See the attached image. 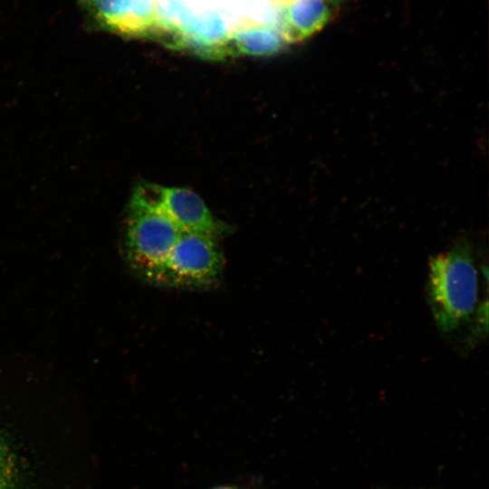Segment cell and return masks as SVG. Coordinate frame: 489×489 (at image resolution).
I'll return each instance as SVG.
<instances>
[{"instance_id":"cell-5","label":"cell","mask_w":489,"mask_h":489,"mask_svg":"<svg viewBox=\"0 0 489 489\" xmlns=\"http://www.w3.org/2000/svg\"><path fill=\"white\" fill-rule=\"evenodd\" d=\"M331 16L323 0H288L283 5L278 33L285 43H299L321 30Z\"/></svg>"},{"instance_id":"cell-11","label":"cell","mask_w":489,"mask_h":489,"mask_svg":"<svg viewBox=\"0 0 489 489\" xmlns=\"http://www.w3.org/2000/svg\"><path fill=\"white\" fill-rule=\"evenodd\" d=\"M82 1L86 6L91 9L96 4H98L99 2L102 0H82Z\"/></svg>"},{"instance_id":"cell-7","label":"cell","mask_w":489,"mask_h":489,"mask_svg":"<svg viewBox=\"0 0 489 489\" xmlns=\"http://www.w3.org/2000/svg\"><path fill=\"white\" fill-rule=\"evenodd\" d=\"M98 20L112 31L132 35L125 0H102L92 8Z\"/></svg>"},{"instance_id":"cell-12","label":"cell","mask_w":489,"mask_h":489,"mask_svg":"<svg viewBox=\"0 0 489 489\" xmlns=\"http://www.w3.org/2000/svg\"><path fill=\"white\" fill-rule=\"evenodd\" d=\"M212 489H242V488H239L237 486H235V485H219V486H216Z\"/></svg>"},{"instance_id":"cell-8","label":"cell","mask_w":489,"mask_h":489,"mask_svg":"<svg viewBox=\"0 0 489 489\" xmlns=\"http://www.w3.org/2000/svg\"><path fill=\"white\" fill-rule=\"evenodd\" d=\"M132 36L156 34V0H125Z\"/></svg>"},{"instance_id":"cell-1","label":"cell","mask_w":489,"mask_h":489,"mask_svg":"<svg viewBox=\"0 0 489 489\" xmlns=\"http://www.w3.org/2000/svg\"><path fill=\"white\" fill-rule=\"evenodd\" d=\"M428 294L440 330L450 332L469 320L477 302L478 273L467 242L431 258Z\"/></svg>"},{"instance_id":"cell-9","label":"cell","mask_w":489,"mask_h":489,"mask_svg":"<svg viewBox=\"0 0 489 489\" xmlns=\"http://www.w3.org/2000/svg\"><path fill=\"white\" fill-rule=\"evenodd\" d=\"M283 5H277L269 0H244L245 19L243 24L267 26L277 32Z\"/></svg>"},{"instance_id":"cell-14","label":"cell","mask_w":489,"mask_h":489,"mask_svg":"<svg viewBox=\"0 0 489 489\" xmlns=\"http://www.w3.org/2000/svg\"><path fill=\"white\" fill-rule=\"evenodd\" d=\"M324 2H329V3H331V4H339L340 2H342L343 0H323Z\"/></svg>"},{"instance_id":"cell-13","label":"cell","mask_w":489,"mask_h":489,"mask_svg":"<svg viewBox=\"0 0 489 489\" xmlns=\"http://www.w3.org/2000/svg\"><path fill=\"white\" fill-rule=\"evenodd\" d=\"M270 2L277 5H284L288 0H269Z\"/></svg>"},{"instance_id":"cell-6","label":"cell","mask_w":489,"mask_h":489,"mask_svg":"<svg viewBox=\"0 0 489 489\" xmlns=\"http://www.w3.org/2000/svg\"><path fill=\"white\" fill-rule=\"evenodd\" d=\"M285 45L281 34L273 28L241 24L231 32L230 53L237 52L248 55H272L279 53Z\"/></svg>"},{"instance_id":"cell-3","label":"cell","mask_w":489,"mask_h":489,"mask_svg":"<svg viewBox=\"0 0 489 489\" xmlns=\"http://www.w3.org/2000/svg\"><path fill=\"white\" fill-rule=\"evenodd\" d=\"M224 256L215 237L182 232L153 283L182 288L213 285L221 275Z\"/></svg>"},{"instance_id":"cell-2","label":"cell","mask_w":489,"mask_h":489,"mask_svg":"<svg viewBox=\"0 0 489 489\" xmlns=\"http://www.w3.org/2000/svg\"><path fill=\"white\" fill-rule=\"evenodd\" d=\"M183 231L157 205L151 191L137 189L129 205L124 252L141 279L154 281Z\"/></svg>"},{"instance_id":"cell-4","label":"cell","mask_w":489,"mask_h":489,"mask_svg":"<svg viewBox=\"0 0 489 489\" xmlns=\"http://www.w3.org/2000/svg\"><path fill=\"white\" fill-rule=\"evenodd\" d=\"M157 205L183 231L216 237L220 232L218 223L201 199L192 190L181 187L151 186Z\"/></svg>"},{"instance_id":"cell-10","label":"cell","mask_w":489,"mask_h":489,"mask_svg":"<svg viewBox=\"0 0 489 489\" xmlns=\"http://www.w3.org/2000/svg\"><path fill=\"white\" fill-rule=\"evenodd\" d=\"M0 489H25L14 455L0 435Z\"/></svg>"}]
</instances>
